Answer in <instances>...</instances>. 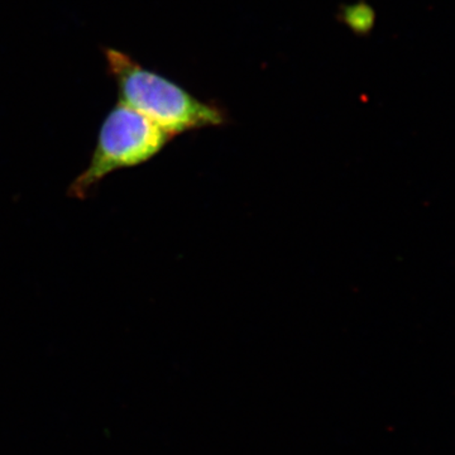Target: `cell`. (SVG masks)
I'll return each instance as SVG.
<instances>
[{
	"mask_svg": "<svg viewBox=\"0 0 455 455\" xmlns=\"http://www.w3.org/2000/svg\"><path fill=\"white\" fill-rule=\"evenodd\" d=\"M107 70L118 88L119 101L156 123L171 137L227 122L220 108L200 100L163 75L148 70L127 53L104 49Z\"/></svg>",
	"mask_w": 455,
	"mask_h": 455,
	"instance_id": "6da1fadb",
	"label": "cell"
},
{
	"mask_svg": "<svg viewBox=\"0 0 455 455\" xmlns=\"http://www.w3.org/2000/svg\"><path fill=\"white\" fill-rule=\"evenodd\" d=\"M172 140L142 113L118 100L107 114L86 169L68 188V196L86 200L108 176L154 160Z\"/></svg>",
	"mask_w": 455,
	"mask_h": 455,
	"instance_id": "7a4b0ae2",
	"label": "cell"
}]
</instances>
